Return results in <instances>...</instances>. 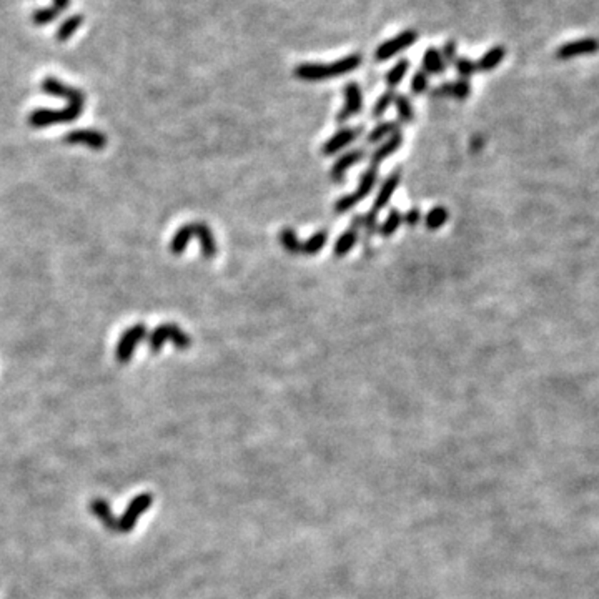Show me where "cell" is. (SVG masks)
<instances>
[{
    "label": "cell",
    "mask_w": 599,
    "mask_h": 599,
    "mask_svg": "<svg viewBox=\"0 0 599 599\" xmlns=\"http://www.w3.org/2000/svg\"><path fill=\"white\" fill-rule=\"evenodd\" d=\"M42 90L47 95L60 97L67 100V106L64 110H47L39 109L29 115V125L34 128H43L50 125H59V123H70L83 113L85 106V95L78 88L62 83L59 78L47 77L42 82Z\"/></svg>",
    "instance_id": "6da1fadb"
},
{
    "label": "cell",
    "mask_w": 599,
    "mask_h": 599,
    "mask_svg": "<svg viewBox=\"0 0 599 599\" xmlns=\"http://www.w3.org/2000/svg\"><path fill=\"white\" fill-rule=\"evenodd\" d=\"M362 53H352L331 64H300L295 67L293 75L303 82H325L328 78L354 72L362 65Z\"/></svg>",
    "instance_id": "7a4b0ae2"
},
{
    "label": "cell",
    "mask_w": 599,
    "mask_h": 599,
    "mask_svg": "<svg viewBox=\"0 0 599 599\" xmlns=\"http://www.w3.org/2000/svg\"><path fill=\"white\" fill-rule=\"evenodd\" d=\"M146 340H149V348L152 353L162 352L163 345H165V341L168 340L175 345L177 350H181V352L188 350L190 345H192V338L188 336V333H185L179 325H175V323H163V325H158L146 336Z\"/></svg>",
    "instance_id": "3957f363"
},
{
    "label": "cell",
    "mask_w": 599,
    "mask_h": 599,
    "mask_svg": "<svg viewBox=\"0 0 599 599\" xmlns=\"http://www.w3.org/2000/svg\"><path fill=\"white\" fill-rule=\"evenodd\" d=\"M376 181H378V167L376 165L368 167L365 173L362 175V179H359V181H358L357 190H354L353 193L343 195V197H340L338 200H336L335 205H333L335 212L338 213V215H341V213L350 212L352 208L357 207L358 203L362 202V200H365L368 195L373 192Z\"/></svg>",
    "instance_id": "277c9868"
},
{
    "label": "cell",
    "mask_w": 599,
    "mask_h": 599,
    "mask_svg": "<svg viewBox=\"0 0 599 599\" xmlns=\"http://www.w3.org/2000/svg\"><path fill=\"white\" fill-rule=\"evenodd\" d=\"M146 336H149V330H146L144 323H137V325L127 328V330L122 333V336H120L117 343V348H115V358H117L120 365H127V363L130 362L133 353L137 352V346H139Z\"/></svg>",
    "instance_id": "5b68a950"
},
{
    "label": "cell",
    "mask_w": 599,
    "mask_h": 599,
    "mask_svg": "<svg viewBox=\"0 0 599 599\" xmlns=\"http://www.w3.org/2000/svg\"><path fill=\"white\" fill-rule=\"evenodd\" d=\"M153 503V496L150 493H142V495L135 496L130 503H128L127 509L120 518H117V530L115 532H130L133 528L137 526V521L145 511H149L150 506Z\"/></svg>",
    "instance_id": "8992f818"
},
{
    "label": "cell",
    "mask_w": 599,
    "mask_h": 599,
    "mask_svg": "<svg viewBox=\"0 0 599 599\" xmlns=\"http://www.w3.org/2000/svg\"><path fill=\"white\" fill-rule=\"evenodd\" d=\"M418 40V32L416 30L408 29L405 32L398 34L397 37H393L392 40H386V42L381 43V46L376 48L375 52V60L376 62H386L390 59H393L394 55L399 52L406 50L408 47H411L413 43Z\"/></svg>",
    "instance_id": "52a82bcc"
},
{
    "label": "cell",
    "mask_w": 599,
    "mask_h": 599,
    "mask_svg": "<svg viewBox=\"0 0 599 599\" xmlns=\"http://www.w3.org/2000/svg\"><path fill=\"white\" fill-rule=\"evenodd\" d=\"M64 144L67 145H85L90 150H104L109 144V137L100 130H92V128H82V130H74L64 137Z\"/></svg>",
    "instance_id": "ba28073f"
},
{
    "label": "cell",
    "mask_w": 599,
    "mask_h": 599,
    "mask_svg": "<svg viewBox=\"0 0 599 599\" xmlns=\"http://www.w3.org/2000/svg\"><path fill=\"white\" fill-rule=\"evenodd\" d=\"M343 95H345V105L336 115V122L345 123L346 120H350L354 115H358L363 109V93L362 87L357 82H348L343 87Z\"/></svg>",
    "instance_id": "9c48e42d"
},
{
    "label": "cell",
    "mask_w": 599,
    "mask_h": 599,
    "mask_svg": "<svg viewBox=\"0 0 599 599\" xmlns=\"http://www.w3.org/2000/svg\"><path fill=\"white\" fill-rule=\"evenodd\" d=\"M363 132H365V127L363 125L341 128L340 132H336L335 135L330 137V139L325 142V145L322 146V153L326 155V157H331V155L341 152L346 146L352 145Z\"/></svg>",
    "instance_id": "30bf717a"
},
{
    "label": "cell",
    "mask_w": 599,
    "mask_h": 599,
    "mask_svg": "<svg viewBox=\"0 0 599 599\" xmlns=\"http://www.w3.org/2000/svg\"><path fill=\"white\" fill-rule=\"evenodd\" d=\"M596 52H599V40L594 37H586L572 40V42H567L565 46H561L556 50V57L559 60H570L576 59V57L594 55Z\"/></svg>",
    "instance_id": "8fae6325"
},
{
    "label": "cell",
    "mask_w": 599,
    "mask_h": 599,
    "mask_svg": "<svg viewBox=\"0 0 599 599\" xmlns=\"http://www.w3.org/2000/svg\"><path fill=\"white\" fill-rule=\"evenodd\" d=\"M362 230H363V215H354L350 228L345 230V232L340 235L338 240L335 242V247H333V253H335L336 259H343V256H346L353 250L354 245H357L359 232H362Z\"/></svg>",
    "instance_id": "7c38bea8"
},
{
    "label": "cell",
    "mask_w": 599,
    "mask_h": 599,
    "mask_svg": "<svg viewBox=\"0 0 599 599\" xmlns=\"http://www.w3.org/2000/svg\"><path fill=\"white\" fill-rule=\"evenodd\" d=\"M399 181H401V168H397L393 173H390L388 177H386V180L381 184L380 186V192L376 195V198L373 200V205L370 210L378 213L380 210H383V208L388 205L390 200L397 192V188L399 186Z\"/></svg>",
    "instance_id": "4fadbf2b"
},
{
    "label": "cell",
    "mask_w": 599,
    "mask_h": 599,
    "mask_svg": "<svg viewBox=\"0 0 599 599\" xmlns=\"http://www.w3.org/2000/svg\"><path fill=\"white\" fill-rule=\"evenodd\" d=\"M363 157H365V150L363 149H354L343 153L330 168V179L333 181H343L346 172L353 165H357L358 162H362Z\"/></svg>",
    "instance_id": "5bb4252c"
},
{
    "label": "cell",
    "mask_w": 599,
    "mask_h": 599,
    "mask_svg": "<svg viewBox=\"0 0 599 599\" xmlns=\"http://www.w3.org/2000/svg\"><path fill=\"white\" fill-rule=\"evenodd\" d=\"M195 237L198 238L200 248H202V255L205 260L215 259L216 252H219V245H216L215 233L212 232V228L208 226L205 221H197L193 223Z\"/></svg>",
    "instance_id": "9a60e30c"
},
{
    "label": "cell",
    "mask_w": 599,
    "mask_h": 599,
    "mask_svg": "<svg viewBox=\"0 0 599 599\" xmlns=\"http://www.w3.org/2000/svg\"><path fill=\"white\" fill-rule=\"evenodd\" d=\"M433 97H441V99H455V100H466L471 95V85L468 80H458V82H445L441 85L434 88L432 92Z\"/></svg>",
    "instance_id": "2e32d148"
},
{
    "label": "cell",
    "mask_w": 599,
    "mask_h": 599,
    "mask_svg": "<svg viewBox=\"0 0 599 599\" xmlns=\"http://www.w3.org/2000/svg\"><path fill=\"white\" fill-rule=\"evenodd\" d=\"M403 145V133L401 130L393 133V135H390L388 139H386L383 144L380 146H376L375 150H373L371 153V165L378 167V163L383 162L390 157V155H393L397 150H399V146Z\"/></svg>",
    "instance_id": "e0dca14e"
},
{
    "label": "cell",
    "mask_w": 599,
    "mask_h": 599,
    "mask_svg": "<svg viewBox=\"0 0 599 599\" xmlns=\"http://www.w3.org/2000/svg\"><path fill=\"white\" fill-rule=\"evenodd\" d=\"M421 64H423V72L428 75H441L445 74L446 70V64L445 60H443L441 52L434 47H429L428 50L425 52Z\"/></svg>",
    "instance_id": "ac0fdd59"
},
{
    "label": "cell",
    "mask_w": 599,
    "mask_h": 599,
    "mask_svg": "<svg viewBox=\"0 0 599 599\" xmlns=\"http://www.w3.org/2000/svg\"><path fill=\"white\" fill-rule=\"evenodd\" d=\"M193 237H195L193 223H186L184 226H180V228L177 230V233L173 235L170 242V252L177 256L181 255V253L186 250V247H188V243L192 242Z\"/></svg>",
    "instance_id": "d6986e66"
},
{
    "label": "cell",
    "mask_w": 599,
    "mask_h": 599,
    "mask_svg": "<svg viewBox=\"0 0 599 599\" xmlns=\"http://www.w3.org/2000/svg\"><path fill=\"white\" fill-rule=\"evenodd\" d=\"M90 511L100 519V523L110 531L117 530V518L113 516L112 509L105 500H93L90 503Z\"/></svg>",
    "instance_id": "ffe728a7"
},
{
    "label": "cell",
    "mask_w": 599,
    "mask_h": 599,
    "mask_svg": "<svg viewBox=\"0 0 599 599\" xmlns=\"http://www.w3.org/2000/svg\"><path fill=\"white\" fill-rule=\"evenodd\" d=\"M504 57H506L504 47L501 46L491 47L490 50L479 59V62H476V70H479V72H491V70H495L496 67L503 62Z\"/></svg>",
    "instance_id": "44dd1931"
},
{
    "label": "cell",
    "mask_w": 599,
    "mask_h": 599,
    "mask_svg": "<svg viewBox=\"0 0 599 599\" xmlns=\"http://www.w3.org/2000/svg\"><path fill=\"white\" fill-rule=\"evenodd\" d=\"M399 130H401V127H399V122H394V120L381 122L375 128H373L370 133H368L366 144H378V142L388 139L390 135H393V133H397Z\"/></svg>",
    "instance_id": "7402d4cb"
},
{
    "label": "cell",
    "mask_w": 599,
    "mask_h": 599,
    "mask_svg": "<svg viewBox=\"0 0 599 599\" xmlns=\"http://www.w3.org/2000/svg\"><path fill=\"white\" fill-rule=\"evenodd\" d=\"M328 242V232L326 230H319V232L313 233L306 242L301 243V255L306 256H315L323 250Z\"/></svg>",
    "instance_id": "603a6c76"
},
{
    "label": "cell",
    "mask_w": 599,
    "mask_h": 599,
    "mask_svg": "<svg viewBox=\"0 0 599 599\" xmlns=\"http://www.w3.org/2000/svg\"><path fill=\"white\" fill-rule=\"evenodd\" d=\"M278 238L287 253H290V255H301V242L295 230L290 228V226H285V228L280 232Z\"/></svg>",
    "instance_id": "cb8c5ba5"
},
{
    "label": "cell",
    "mask_w": 599,
    "mask_h": 599,
    "mask_svg": "<svg viewBox=\"0 0 599 599\" xmlns=\"http://www.w3.org/2000/svg\"><path fill=\"white\" fill-rule=\"evenodd\" d=\"M83 15L82 13H75V15H70L69 19H67L64 24L59 27V30H57V40L59 42H67L72 35L77 32V30L82 27L83 24Z\"/></svg>",
    "instance_id": "d4e9b609"
},
{
    "label": "cell",
    "mask_w": 599,
    "mask_h": 599,
    "mask_svg": "<svg viewBox=\"0 0 599 599\" xmlns=\"http://www.w3.org/2000/svg\"><path fill=\"white\" fill-rule=\"evenodd\" d=\"M401 223H403V213L397 210V208H393V210H390L388 216H386L383 223L378 225V233L383 238L392 237V235L397 232Z\"/></svg>",
    "instance_id": "484cf974"
},
{
    "label": "cell",
    "mask_w": 599,
    "mask_h": 599,
    "mask_svg": "<svg viewBox=\"0 0 599 599\" xmlns=\"http://www.w3.org/2000/svg\"><path fill=\"white\" fill-rule=\"evenodd\" d=\"M448 219H450V213H448L445 207H434L428 213H426L425 225H426V228L434 232V230H439L441 226H445Z\"/></svg>",
    "instance_id": "4316f807"
},
{
    "label": "cell",
    "mask_w": 599,
    "mask_h": 599,
    "mask_svg": "<svg viewBox=\"0 0 599 599\" xmlns=\"http://www.w3.org/2000/svg\"><path fill=\"white\" fill-rule=\"evenodd\" d=\"M408 69H410V62H408L406 59L398 60L397 64H394V67H392V70H390V72L386 74V77H385V82H386V85L390 87V90L401 83V80L405 78Z\"/></svg>",
    "instance_id": "83f0119b"
},
{
    "label": "cell",
    "mask_w": 599,
    "mask_h": 599,
    "mask_svg": "<svg viewBox=\"0 0 599 599\" xmlns=\"http://www.w3.org/2000/svg\"><path fill=\"white\" fill-rule=\"evenodd\" d=\"M394 106H397V113L399 117V122L403 123H411L415 120V109H413L410 99L406 95L394 97Z\"/></svg>",
    "instance_id": "f1b7e54d"
},
{
    "label": "cell",
    "mask_w": 599,
    "mask_h": 599,
    "mask_svg": "<svg viewBox=\"0 0 599 599\" xmlns=\"http://www.w3.org/2000/svg\"><path fill=\"white\" fill-rule=\"evenodd\" d=\"M394 97H397V93H394L393 90H386L383 95H381L380 99L376 100L375 106L371 109V117L380 118L381 115H383L386 110L392 106V104H394Z\"/></svg>",
    "instance_id": "f546056e"
},
{
    "label": "cell",
    "mask_w": 599,
    "mask_h": 599,
    "mask_svg": "<svg viewBox=\"0 0 599 599\" xmlns=\"http://www.w3.org/2000/svg\"><path fill=\"white\" fill-rule=\"evenodd\" d=\"M363 232H365V242H370L373 235L378 232V213L370 210L363 215Z\"/></svg>",
    "instance_id": "4dcf8cb0"
},
{
    "label": "cell",
    "mask_w": 599,
    "mask_h": 599,
    "mask_svg": "<svg viewBox=\"0 0 599 599\" xmlns=\"http://www.w3.org/2000/svg\"><path fill=\"white\" fill-rule=\"evenodd\" d=\"M428 87H429V75L428 74L423 72V70H420V72H416L415 75H413L410 88L413 90V93H415V95H421V93H425L426 90H428Z\"/></svg>",
    "instance_id": "1f68e13d"
},
{
    "label": "cell",
    "mask_w": 599,
    "mask_h": 599,
    "mask_svg": "<svg viewBox=\"0 0 599 599\" xmlns=\"http://www.w3.org/2000/svg\"><path fill=\"white\" fill-rule=\"evenodd\" d=\"M455 69L461 78L468 80L474 72H476V62H473L471 59H466V57H461V59H456Z\"/></svg>",
    "instance_id": "d6a6232c"
},
{
    "label": "cell",
    "mask_w": 599,
    "mask_h": 599,
    "mask_svg": "<svg viewBox=\"0 0 599 599\" xmlns=\"http://www.w3.org/2000/svg\"><path fill=\"white\" fill-rule=\"evenodd\" d=\"M441 55H443V60H445V64L455 65L456 59H458V46H456L455 40H448L445 47H443Z\"/></svg>",
    "instance_id": "836d02e7"
},
{
    "label": "cell",
    "mask_w": 599,
    "mask_h": 599,
    "mask_svg": "<svg viewBox=\"0 0 599 599\" xmlns=\"http://www.w3.org/2000/svg\"><path fill=\"white\" fill-rule=\"evenodd\" d=\"M420 220H421V212H420V208H416V207L410 208V210H408L405 215H403V221H405V223L410 226V228H415V226L420 223Z\"/></svg>",
    "instance_id": "e575fe53"
},
{
    "label": "cell",
    "mask_w": 599,
    "mask_h": 599,
    "mask_svg": "<svg viewBox=\"0 0 599 599\" xmlns=\"http://www.w3.org/2000/svg\"><path fill=\"white\" fill-rule=\"evenodd\" d=\"M52 7L60 13L62 11H67V8L70 7V0H53Z\"/></svg>",
    "instance_id": "d590c367"
}]
</instances>
